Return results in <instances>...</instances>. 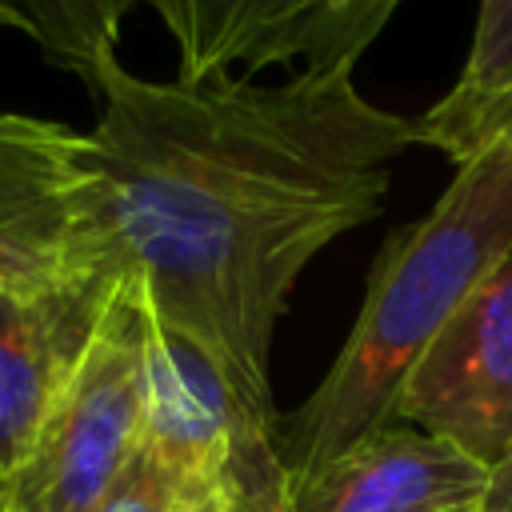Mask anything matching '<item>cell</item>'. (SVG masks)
I'll return each mask as SVG.
<instances>
[{"instance_id": "cell-1", "label": "cell", "mask_w": 512, "mask_h": 512, "mask_svg": "<svg viewBox=\"0 0 512 512\" xmlns=\"http://www.w3.org/2000/svg\"><path fill=\"white\" fill-rule=\"evenodd\" d=\"M92 92L84 148L124 272L272 416L268 356L300 272L384 208L420 124L372 104L344 64L184 84L116 60Z\"/></svg>"}, {"instance_id": "cell-15", "label": "cell", "mask_w": 512, "mask_h": 512, "mask_svg": "<svg viewBox=\"0 0 512 512\" xmlns=\"http://www.w3.org/2000/svg\"><path fill=\"white\" fill-rule=\"evenodd\" d=\"M0 28H16V32H24V24H20V16H16V8H12L8 0H0Z\"/></svg>"}, {"instance_id": "cell-3", "label": "cell", "mask_w": 512, "mask_h": 512, "mask_svg": "<svg viewBox=\"0 0 512 512\" xmlns=\"http://www.w3.org/2000/svg\"><path fill=\"white\" fill-rule=\"evenodd\" d=\"M128 280L100 220L84 132L0 112V324L104 316Z\"/></svg>"}, {"instance_id": "cell-16", "label": "cell", "mask_w": 512, "mask_h": 512, "mask_svg": "<svg viewBox=\"0 0 512 512\" xmlns=\"http://www.w3.org/2000/svg\"><path fill=\"white\" fill-rule=\"evenodd\" d=\"M472 512H480V508H472Z\"/></svg>"}, {"instance_id": "cell-12", "label": "cell", "mask_w": 512, "mask_h": 512, "mask_svg": "<svg viewBox=\"0 0 512 512\" xmlns=\"http://www.w3.org/2000/svg\"><path fill=\"white\" fill-rule=\"evenodd\" d=\"M96 512H184V504H180L172 480L160 472V464L136 444L128 464L120 468V476L112 480L104 500L96 504Z\"/></svg>"}, {"instance_id": "cell-9", "label": "cell", "mask_w": 512, "mask_h": 512, "mask_svg": "<svg viewBox=\"0 0 512 512\" xmlns=\"http://www.w3.org/2000/svg\"><path fill=\"white\" fill-rule=\"evenodd\" d=\"M512 96V0H480L472 48L464 60L460 80L448 88L444 100H436L416 124L424 144L448 152V160L460 168L468 164Z\"/></svg>"}, {"instance_id": "cell-4", "label": "cell", "mask_w": 512, "mask_h": 512, "mask_svg": "<svg viewBox=\"0 0 512 512\" xmlns=\"http://www.w3.org/2000/svg\"><path fill=\"white\" fill-rule=\"evenodd\" d=\"M184 512H292V480L272 436L228 372L148 312L140 440Z\"/></svg>"}, {"instance_id": "cell-17", "label": "cell", "mask_w": 512, "mask_h": 512, "mask_svg": "<svg viewBox=\"0 0 512 512\" xmlns=\"http://www.w3.org/2000/svg\"><path fill=\"white\" fill-rule=\"evenodd\" d=\"M504 132H512V128H504Z\"/></svg>"}, {"instance_id": "cell-14", "label": "cell", "mask_w": 512, "mask_h": 512, "mask_svg": "<svg viewBox=\"0 0 512 512\" xmlns=\"http://www.w3.org/2000/svg\"><path fill=\"white\" fill-rule=\"evenodd\" d=\"M504 128H512V96H508V100H504V108L496 112V120H492V128H488V140H492V136H500ZM488 140H484V144H488Z\"/></svg>"}, {"instance_id": "cell-18", "label": "cell", "mask_w": 512, "mask_h": 512, "mask_svg": "<svg viewBox=\"0 0 512 512\" xmlns=\"http://www.w3.org/2000/svg\"><path fill=\"white\" fill-rule=\"evenodd\" d=\"M0 512H8V508H0Z\"/></svg>"}, {"instance_id": "cell-5", "label": "cell", "mask_w": 512, "mask_h": 512, "mask_svg": "<svg viewBox=\"0 0 512 512\" xmlns=\"http://www.w3.org/2000/svg\"><path fill=\"white\" fill-rule=\"evenodd\" d=\"M148 304L136 280L108 308L24 468L0 484L8 512H96L140 440Z\"/></svg>"}, {"instance_id": "cell-8", "label": "cell", "mask_w": 512, "mask_h": 512, "mask_svg": "<svg viewBox=\"0 0 512 512\" xmlns=\"http://www.w3.org/2000/svg\"><path fill=\"white\" fill-rule=\"evenodd\" d=\"M156 12L176 48V80L208 84L308 56L316 32L340 0H140Z\"/></svg>"}, {"instance_id": "cell-6", "label": "cell", "mask_w": 512, "mask_h": 512, "mask_svg": "<svg viewBox=\"0 0 512 512\" xmlns=\"http://www.w3.org/2000/svg\"><path fill=\"white\" fill-rule=\"evenodd\" d=\"M392 420L496 468L512 444V260L440 328L400 384Z\"/></svg>"}, {"instance_id": "cell-11", "label": "cell", "mask_w": 512, "mask_h": 512, "mask_svg": "<svg viewBox=\"0 0 512 512\" xmlns=\"http://www.w3.org/2000/svg\"><path fill=\"white\" fill-rule=\"evenodd\" d=\"M400 4L404 0H340L336 12L316 32L300 68H340V64L356 68L360 52L384 32V24Z\"/></svg>"}, {"instance_id": "cell-2", "label": "cell", "mask_w": 512, "mask_h": 512, "mask_svg": "<svg viewBox=\"0 0 512 512\" xmlns=\"http://www.w3.org/2000/svg\"><path fill=\"white\" fill-rule=\"evenodd\" d=\"M504 260H512V132L492 136L420 220L384 240L340 356L288 420L280 456L292 488L392 420L412 364Z\"/></svg>"}, {"instance_id": "cell-10", "label": "cell", "mask_w": 512, "mask_h": 512, "mask_svg": "<svg viewBox=\"0 0 512 512\" xmlns=\"http://www.w3.org/2000/svg\"><path fill=\"white\" fill-rule=\"evenodd\" d=\"M32 36L60 68L76 72L88 88L116 64L120 28L136 0H8Z\"/></svg>"}, {"instance_id": "cell-7", "label": "cell", "mask_w": 512, "mask_h": 512, "mask_svg": "<svg viewBox=\"0 0 512 512\" xmlns=\"http://www.w3.org/2000/svg\"><path fill=\"white\" fill-rule=\"evenodd\" d=\"M492 468L456 444L388 420L292 488V512H472Z\"/></svg>"}, {"instance_id": "cell-13", "label": "cell", "mask_w": 512, "mask_h": 512, "mask_svg": "<svg viewBox=\"0 0 512 512\" xmlns=\"http://www.w3.org/2000/svg\"><path fill=\"white\" fill-rule=\"evenodd\" d=\"M480 512H512V444H508V452L500 456V464L492 468L488 496H484Z\"/></svg>"}]
</instances>
